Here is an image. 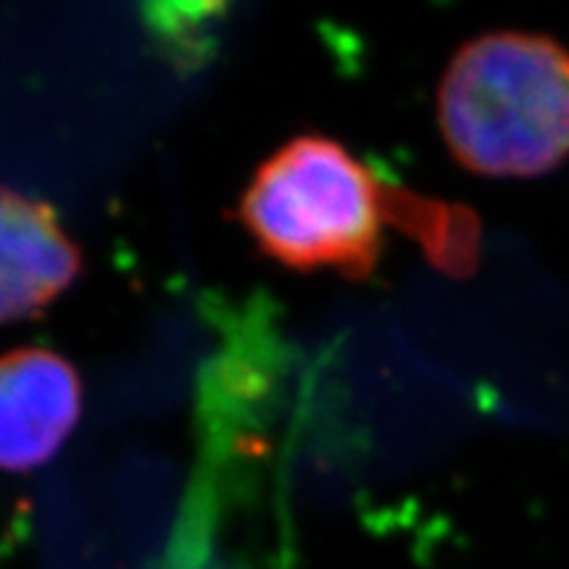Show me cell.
Returning <instances> with one entry per match:
<instances>
[{
	"label": "cell",
	"mask_w": 569,
	"mask_h": 569,
	"mask_svg": "<svg viewBox=\"0 0 569 569\" xmlns=\"http://www.w3.org/2000/svg\"><path fill=\"white\" fill-rule=\"evenodd\" d=\"M407 196L382 184L343 142L306 132L259 163L238 219L277 264L365 282L380 267L386 224L401 227Z\"/></svg>",
	"instance_id": "1"
},
{
	"label": "cell",
	"mask_w": 569,
	"mask_h": 569,
	"mask_svg": "<svg viewBox=\"0 0 569 569\" xmlns=\"http://www.w3.org/2000/svg\"><path fill=\"white\" fill-rule=\"evenodd\" d=\"M438 124L469 172H551L569 156V51L530 32L465 42L440 80Z\"/></svg>",
	"instance_id": "2"
},
{
	"label": "cell",
	"mask_w": 569,
	"mask_h": 569,
	"mask_svg": "<svg viewBox=\"0 0 569 569\" xmlns=\"http://www.w3.org/2000/svg\"><path fill=\"white\" fill-rule=\"evenodd\" d=\"M82 417V380L67 356L24 346L0 356V469L48 465Z\"/></svg>",
	"instance_id": "3"
},
{
	"label": "cell",
	"mask_w": 569,
	"mask_h": 569,
	"mask_svg": "<svg viewBox=\"0 0 569 569\" xmlns=\"http://www.w3.org/2000/svg\"><path fill=\"white\" fill-rule=\"evenodd\" d=\"M82 272V251L42 198L0 188V325L40 315Z\"/></svg>",
	"instance_id": "4"
}]
</instances>
